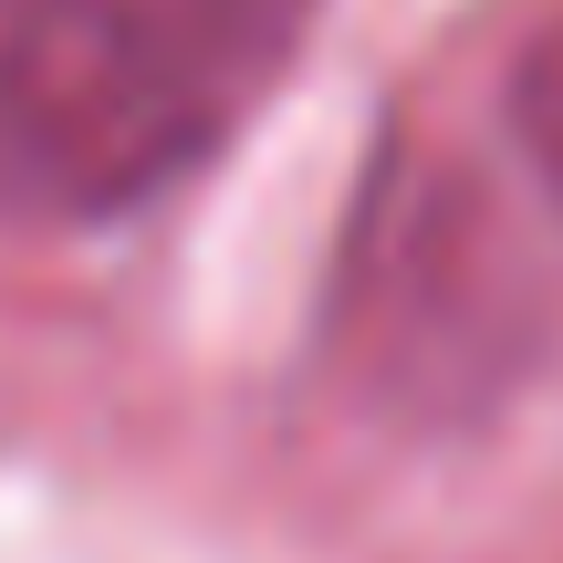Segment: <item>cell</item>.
I'll return each instance as SVG.
<instances>
[{
  "label": "cell",
  "instance_id": "3",
  "mask_svg": "<svg viewBox=\"0 0 563 563\" xmlns=\"http://www.w3.org/2000/svg\"><path fill=\"white\" fill-rule=\"evenodd\" d=\"M511 136H522L532 178H543V199L563 220V11L522 42V63H511Z\"/></svg>",
  "mask_w": 563,
  "mask_h": 563
},
{
  "label": "cell",
  "instance_id": "1",
  "mask_svg": "<svg viewBox=\"0 0 563 563\" xmlns=\"http://www.w3.org/2000/svg\"><path fill=\"white\" fill-rule=\"evenodd\" d=\"M323 0H0V220L95 230L209 167Z\"/></svg>",
  "mask_w": 563,
  "mask_h": 563
},
{
  "label": "cell",
  "instance_id": "2",
  "mask_svg": "<svg viewBox=\"0 0 563 563\" xmlns=\"http://www.w3.org/2000/svg\"><path fill=\"white\" fill-rule=\"evenodd\" d=\"M344 323L355 355L386 397L428 407V418H470L490 407L543 344V302L522 282V251L501 241L481 178H376L344 262Z\"/></svg>",
  "mask_w": 563,
  "mask_h": 563
}]
</instances>
